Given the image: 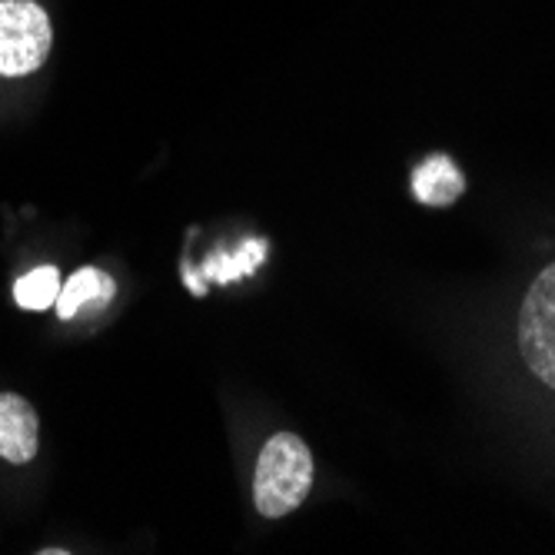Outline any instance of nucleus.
<instances>
[{"mask_svg": "<svg viewBox=\"0 0 555 555\" xmlns=\"http://www.w3.org/2000/svg\"><path fill=\"white\" fill-rule=\"evenodd\" d=\"M54 34L34 0H0V77H27L47 54Z\"/></svg>", "mask_w": 555, "mask_h": 555, "instance_id": "obj_2", "label": "nucleus"}, {"mask_svg": "<svg viewBox=\"0 0 555 555\" xmlns=\"http://www.w3.org/2000/svg\"><path fill=\"white\" fill-rule=\"evenodd\" d=\"M114 296V280L96 270V267H83L77 270L64 286H61V296L54 302V310L61 320H74L80 317L87 307H104V302H111Z\"/></svg>", "mask_w": 555, "mask_h": 555, "instance_id": "obj_5", "label": "nucleus"}, {"mask_svg": "<svg viewBox=\"0 0 555 555\" xmlns=\"http://www.w3.org/2000/svg\"><path fill=\"white\" fill-rule=\"evenodd\" d=\"M463 190H466V180L449 157H429L413 173V193L420 204H429V207H449L452 199L463 196Z\"/></svg>", "mask_w": 555, "mask_h": 555, "instance_id": "obj_6", "label": "nucleus"}, {"mask_svg": "<svg viewBox=\"0 0 555 555\" xmlns=\"http://www.w3.org/2000/svg\"><path fill=\"white\" fill-rule=\"evenodd\" d=\"M37 456V413L24 396L0 392V460L24 466Z\"/></svg>", "mask_w": 555, "mask_h": 555, "instance_id": "obj_4", "label": "nucleus"}, {"mask_svg": "<svg viewBox=\"0 0 555 555\" xmlns=\"http://www.w3.org/2000/svg\"><path fill=\"white\" fill-rule=\"evenodd\" d=\"M519 349L526 366L555 389V263L529 286L519 310Z\"/></svg>", "mask_w": 555, "mask_h": 555, "instance_id": "obj_3", "label": "nucleus"}, {"mask_svg": "<svg viewBox=\"0 0 555 555\" xmlns=\"http://www.w3.org/2000/svg\"><path fill=\"white\" fill-rule=\"evenodd\" d=\"M61 273H57V267H37V270H30L27 276H21L17 283H14V299H17V307L21 310H34V313H40V310H50L57 302V296H61Z\"/></svg>", "mask_w": 555, "mask_h": 555, "instance_id": "obj_7", "label": "nucleus"}, {"mask_svg": "<svg viewBox=\"0 0 555 555\" xmlns=\"http://www.w3.org/2000/svg\"><path fill=\"white\" fill-rule=\"evenodd\" d=\"M310 486H313V456L307 442L293 433H276L263 446L254 476V499L260 516L267 519L289 516L310 495Z\"/></svg>", "mask_w": 555, "mask_h": 555, "instance_id": "obj_1", "label": "nucleus"}]
</instances>
